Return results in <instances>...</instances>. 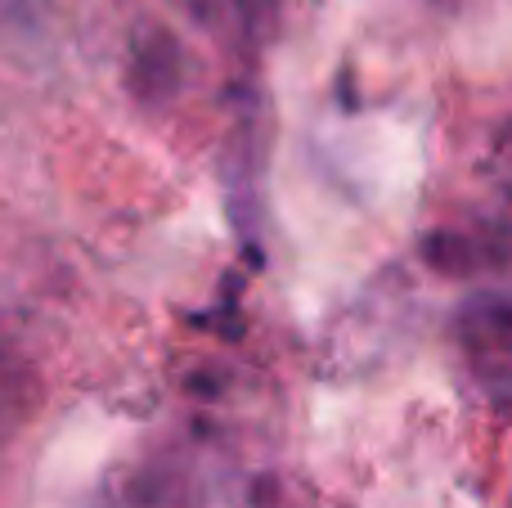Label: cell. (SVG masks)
<instances>
[{
  "label": "cell",
  "mask_w": 512,
  "mask_h": 508,
  "mask_svg": "<svg viewBox=\"0 0 512 508\" xmlns=\"http://www.w3.org/2000/svg\"><path fill=\"white\" fill-rule=\"evenodd\" d=\"M126 72H131V90L144 104H167L180 90V81H185V59H180V45L171 41L167 32L144 27L131 41V63H126Z\"/></svg>",
  "instance_id": "obj_2"
},
{
  "label": "cell",
  "mask_w": 512,
  "mask_h": 508,
  "mask_svg": "<svg viewBox=\"0 0 512 508\" xmlns=\"http://www.w3.org/2000/svg\"><path fill=\"white\" fill-rule=\"evenodd\" d=\"M427 261L445 275H472L481 266H495L504 261V239L495 230H477V234H463V230H445L436 239H427Z\"/></svg>",
  "instance_id": "obj_3"
},
{
  "label": "cell",
  "mask_w": 512,
  "mask_h": 508,
  "mask_svg": "<svg viewBox=\"0 0 512 508\" xmlns=\"http://www.w3.org/2000/svg\"><path fill=\"white\" fill-rule=\"evenodd\" d=\"M459 351L490 405H512V302L472 297L459 315Z\"/></svg>",
  "instance_id": "obj_1"
}]
</instances>
